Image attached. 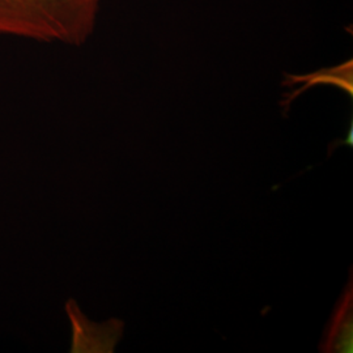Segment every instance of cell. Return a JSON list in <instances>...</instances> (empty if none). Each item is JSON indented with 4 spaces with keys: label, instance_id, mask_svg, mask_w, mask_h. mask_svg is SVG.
Listing matches in <instances>:
<instances>
[{
    "label": "cell",
    "instance_id": "obj_1",
    "mask_svg": "<svg viewBox=\"0 0 353 353\" xmlns=\"http://www.w3.org/2000/svg\"><path fill=\"white\" fill-rule=\"evenodd\" d=\"M102 0H0V37L81 46L96 32Z\"/></svg>",
    "mask_w": 353,
    "mask_h": 353
},
{
    "label": "cell",
    "instance_id": "obj_2",
    "mask_svg": "<svg viewBox=\"0 0 353 353\" xmlns=\"http://www.w3.org/2000/svg\"><path fill=\"white\" fill-rule=\"evenodd\" d=\"M65 310L74 330L72 352H114L117 343L121 341L123 334L125 323L122 321L110 319L101 325L92 323L83 316L74 300L67 303Z\"/></svg>",
    "mask_w": 353,
    "mask_h": 353
},
{
    "label": "cell",
    "instance_id": "obj_3",
    "mask_svg": "<svg viewBox=\"0 0 353 353\" xmlns=\"http://www.w3.org/2000/svg\"><path fill=\"white\" fill-rule=\"evenodd\" d=\"M352 306L353 287L351 275L326 328L323 341L319 345L321 352H352Z\"/></svg>",
    "mask_w": 353,
    "mask_h": 353
},
{
    "label": "cell",
    "instance_id": "obj_4",
    "mask_svg": "<svg viewBox=\"0 0 353 353\" xmlns=\"http://www.w3.org/2000/svg\"><path fill=\"white\" fill-rule=\"evenodd\" d=\"M300 77L307 79L309 83L306 85H303V88L300 89L299 92H294L292 94V99H294L297 94H300L305 89L310 88L316 84H334V85H338V87L344 89L350 94H352V63L351 62L343 64L338 68L321 71L318 74H313V75H309L307 77L306 76H300Z\"/></svg>",
    "mask_w": 353,
    "mask_h": 353
}]
</instances>
